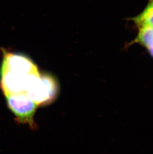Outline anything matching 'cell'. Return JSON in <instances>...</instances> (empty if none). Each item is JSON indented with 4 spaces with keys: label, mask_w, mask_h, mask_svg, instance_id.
Here are the masks:
<instances>
[{
    "label": "cell",
    "mask_w": 153,
    "mask_h": 154,
    "mask_svg": "<svg viewBox=\"0 0 153 154\" xmlns=\"http://www.w3.org/2000/svg\"><path fill=\"white\" fill-rule=\"evenodd\" d=\"M40 78V73L25 74L10 70L0 69V83L4 96L26 93Z\"/></svg>",
    "instance_id": "obj_1"
},
{
    "label": "cell",
    "mask_w": 153,
    "mask_h": 154,
    "mask_svg": "<svg viewBox=\"0 0 153 154\" xmlns=\"http://www.w3.org/2000/svg\"><path fill=\"white\" fill-rule=\"evenodd\" d=\"M59 92V85L55 77L47 73H40V79L32 86L26 94L38 106H45L56 100Z\"/></svg>",
    "instance_id": "obj_2"
},
{
    "label": "cell",
    "mask_w": 153,
    "mask_h": 154,
    "mask_svg": "<svg viewBox=\"0 0 153 154\" xmlns=\"http://www.w3.org/2000/svg\"><path fill=\"white\" fill-rule=\"evenodd\" d=\"M5 97L8 106L15 115L16 120L22 123L29 125L32 128H35L34 116L38 106V104L26 93L7 95Z\"/></svg>",
    "instance_id": "obj_3"
},
{
    "label": "cell",
    "mask_w": 153,
    "mask_h": 154,
    "mask_svg": "<svg viewBox=\"0 0 153 154\" xmlns=\"http://www.w3.org/2000/svg\"><path fill=\"white\" fill-rule=\"evenodd\" d=\"M2 50L3 60L1 69L10 70L25 74L39 72L36 64L28 57L21 54L9 52L5 49L2 48Z\"/></svg>",
    "instance_id": "obj_4"
},
{
    "label": "cell",
    "mask_w": 153,
    "mask_h": 154,
    "mask_svg": "<svg viewBox=\"0 0 153 154\" xmlns=\"http://www.w3.org/2000/svg\"><path fill=\"white\" fill-rule=\"evenodd\" d=\"M139 27L140 31L137 41L143 44L149 50L153 48V26L146 25Z\"/></svg>",
    "instance_id": "obj_5"
},
{
    "label": "cell",
    "mask_w": 153,
    "mask_h": 154,
    "mask_svg": "<svg viewBox=\"0 0 153 154\" xmlns=\"http://www.w3.org/2000/svg\"><path fill=\"white\" fill-rule=\"evenodd\" d=\"M134 20L139 26L146 25L153 26V0H150L144 11L135 17Z\"/></svg>",
    "instance_id": "obj_6"
}]
</instances>
